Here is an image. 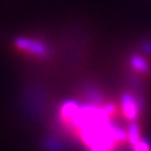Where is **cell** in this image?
Listing matches in <instances>:
<instances>
[{"label": "cell", "mask_w": 151, "mask_h": 151, "mask_svg": "<svg viewBox=\"0 0 151 151\" xmlns=\"http://www.w3.org/2000/svg\"><path fill=\"white\" fill-rule=\"evenodd\" d=\"M133 146H134V151H151L150 144L147 142H145V140H139Z\"/></svg>", "instance_id": "cell-6"}, {"label": "cell", "mask_w": 151, "mask_h": 151, "mask_svg": "<svg viewBox=\"0 0 151 151\" xmlns=\"http://www.w3.org/2000/svg\"><path fill=\"white\" fill-rule=\"evenodd\" d=\"M122 106H123L124 117L127 120H134L138 118L140 105H139V101L134 96H132L129 93L124 94L122 98Z\"/></svg>", "instance_id": "cell-2"}, {"label": "cell", "mask_w": 151, "mask_h": 151, "mask_svg": "<svg viewBox=\"0 0 151 151\" xmlns=\"http://www.w3.org/2000/svg\"><path fill=\"white\" fill-rule=\"evenodd\" d=\"M126 137L129 138L130 144H132V145L137 144V143L140 140V130H139V127H138L136 124L131 125L130 129H129V131H127Z\"/></svg>", "instance_id": "cell-5"}, {"label": "cell", "mask_w": 151, "mask_h": 151, "mask_svg": "<svg viewBox=\"0 0 151 151\" xmlns=\"http://www.w3.org/2000/svg\"><path fill=\"white\" fill-rule=\"evenodd\" d=\"M131 62V65L134 70L139 71V73H146L150 70V65L149 63L142 57V56H138V55H133L130 60Z\"/></svg>", "instance_id": "cell-4"}, {"label": "cell", "mask_w": 151, "mask_h": 151, "mask_svg": "<svg viewBox=\"0 0 151 151\" xmlns=\"http://www.w3.org/2000/svg\"><path fill=\"white\" fill-rule=\"evenodd\" d=\"M79 109L80 106L75 101H67L61 108V116L63 120H73L74 117L78 114Z\"/></svg>", "instance_id": "cell-3"}, {"label": "cell", "mask_w": 151, "mask_h": 151, "mask_svg": "<svg viewBox=\"0 0 151 151\" xmlns=\"http://www.w3.org/2000/svg\"><path fill=\"white\" fill-rule=\"evenodd\" d=\"M14 45L18 50L30 54L35 57L44 58L49 55V48L43 42L31 38V37H17L14 40Z\"/></svg>", "instance_id": "cell-1"}]
</instances>
